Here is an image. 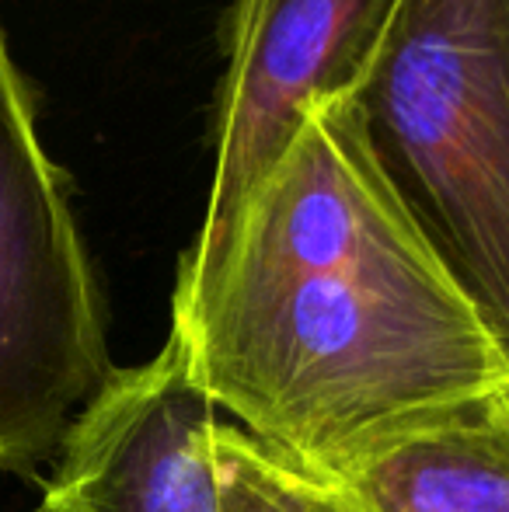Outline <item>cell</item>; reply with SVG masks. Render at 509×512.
<instances>
[{"instance_id":"3","label":"cell","mask_w":509,"mask_h":512,"mask_svg":"<svg viewBox=\"0 0 509 512\" xmlns=\"http://www.w3.org/2000/svg\"><path fill=\"white\" fill-rule=\"evenodd\" d=\"M116 373L105 307L0 25V471L46 481L70 425Z\"/></svg>"},{"instance_id":"6","label":"cell","mask_w":509,"mask_h":512,"mask_svg":"<svg viewBox=\"0 0 509 512\" xmlns=\"http://www.w3.org/2000/svg\"><path fill=\"white\" fill-rule=\"evenodd\" d=\"M342 512H509V387L311 478Z\"/></svg>"},{"instance_id":"8","label":"cell","mask_w":509,"mask_h":512,"mask_svg":"<svg viewBox=\"0 0 509 512\" xmlns=\"http://www.w3.org/2000/svg\"><path fill=\"white\" fill-rule=\"evenodd\" d=\"M32 512H49V509H42V506H39V509H32Z\"/></svg>"},{"instance_id":"4","label":"cell","mask_w":509,"mask_h":512,"mask_svg":"<svg viewBox=\"0 0 509 512\" xmlns=\"http://www.w3.org/2000/svg\"><path fill=\"white\" fill-rule=\"evenodd\" d=\"M398 0H231L213 95V182L203 227H220L283 161L314 108L349 102Z\"/></svg>"},{"instance_id":"5","label":"cell","mask_w":509,"mask_h":512,"mask_svg":"<svg viewBox=\"0 0 509 512\" xmlns=\"http://www.w3.org/2000/svg\"><path fill=\"white\" fill-rule=\"evenodd\" d=\"M217 405L185 342L168 331L154 359L116 370L77 415L42 481L49 512H220Z\"/></svg>"},{"instance_id":"1","label":"cell","mask_w":509,"mask_h":512,"mask_svg":"<svg viewBox=\"0 0 509 512\" xmlns=\"http://www.w3.org/2000/svg\"><path fill=\"white\" fill-rule=\"evenodd\" d=\"M171 331L199 387L321 478L509 387V359L387 189L353 102H328L178 265Z\"/></svg>"},{"instance_id":"2","label":"cell","mask_w":509,"mask_h":512,"mask_svg":"<svg viewBox=\"0 0 509 512\" xmlns=\"http://www.w3.org/2000/svg\"><path fill=\"white\" fill-rule=\"evenodd\" d=\"M349 102L387 189L509 359V0H398Z\"/></svg>"},{"instance_id":"7","label":"cell","mask_w":509,"mask_h":512,"mask_svg":"<svg viewBox=\"0 0 509 512\" xmlns=\"http://www.w3.org/2000/svg\"><path fill=\"white\" fill-rule=\"evenodd\" d=\"M213 464L220 512H342L311 478L293 471L238 425H217Z\"/></svg>"}]
</instances>
